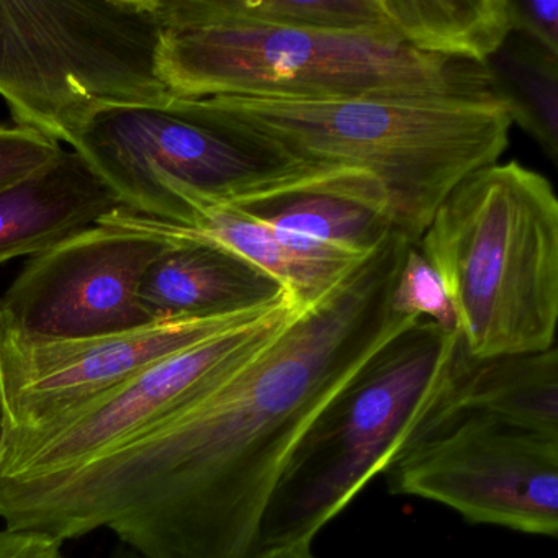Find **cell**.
Segmentation results:
<instances>
[{
  "label": "cell",
  "mask_w": 558,
  "mask_h": 558,
  "mask_svg": "<svg viewBox=\"0 0 558 558\" xmlns=\"http://www.w3.org/2000/svg\"><path fill=\"white\" fill-rule=\"evenodd\" d=\"M410 241L391 230L256 357L126 442L0 476V521L57 541L109 529L145 558H256L267 502L316 414L417 318L395 312Z\"/></svg>",
  "instance_id": "6da1fadb"
},
{
  "label": "cell",
  "mask_w": 558,
  "mask_h": 558,
  "mask_svg": "<svg viewBox=\"0 0 558 558\" xmlns=\"http://www.w3.org/2000/svg\"><path fill=\"white\" fill-rule=\"evenodd\" d=\"M208 119L280 165L348 169L387 192L395 230L416 244L444 198L509 146L499 99L202 97Z\"/></svg>",
  "instance_id": "7a4b0ae2"
},
{
  "label": "cell",
  "mask_w": 558,
  "mask_h": 558,
  "mask_svg": "<svg viewBox=\"0 0 558 558\" xmlns=\"http://www.w3.org/2000/svg\"><path fill=\"white\" fill-rule=\"evenodd\" d=\"M158 17L159 76L174 97L499 99L486 64L421 53L390 35L218 24L181 0H158Z\"/></svg>",
  "instance_id": "3957f363"
},
{
  "label": "cell",
  "mask_w": 558,
  "mask_h": 558,
  "mask_svg": "<svg viewBox=\"0 0 558 558\" xmlns=\"http://www.w3.org/2000/svg\"><path fill=\"white\" fill-rule=\"evenodd\" d=\"M446 287L470 355L554 348L558 322V198L518 161L463 179L416 243Z\"/></svg>",
  "instance_id": "277c9868"
},
{
  "label": "cell",
  "mask_w": 558,
  "mask_h": 558,
  "mask_svg": "<svg viewBox=\"0 0 558 558\" xmlns=\"http://www.w3.org/2000/svg\"><path fill=\"white\" fill-rule=\"evenodd\" d=\"M459 339L429 319L398 332L316 414L267 502L257 555L312 544L378 473L387 472L436 404Z\"/></svg>",
  "instance_id": "5b68a950"
},
{
  "label": "cell",
  "mask_w": 558,
  "mask_h": 558,
  "mask_svg": "<svg viewBox=\"0 0 558 558\" xmlns=\"http://www.w3.org/2000/svg\"><path fill=\"white\" fill-rule=\"evenodd\" d=\"M158 0H0V97L71 146L93 117L162 102Z\"/></svg>",
  "instance_id": "8992f818"
},
{
  "label": "cell",
  "mask_w": 558,
  "mask_h": 558,
  "mask_svg": "<svg viewBox=\"0 0 558 558\" xmlns=\"http://www.w3.org/2000/svg\"><path fill=\"white\" fill-rule=\"evenodd\" d=\"M73 149L123 208L175 225L191 223L192 207L202 202L246 207L322 184L341 171L270 161L221 132L198 99L174 96L102 110Z\"/></svg>",
  "instance_id": "52a82bcc"
},
{
  "label": "cell",
  "mask_w": 558,
  "mask_h": 558,
  "mask_svg": "<svg viewBox=\"0 0 558 558\" xmlns=\"http://www.w3.org/2000/svg\"><path fill=\"white\" fill-rule=\"evenodd\" d=\"M388 472L391 492L473 524L557 537L558 437L482 411H430Z\"/></svg>",
  "instance_id": "ba28073f"
},
{
  "label": "cell",
  "mask_w": 558,
  "mask_h": 558,
  "mask_svg": "<svg viewBox=\"0 0 558 558\" xmlns=\"http://www.w3.org/2000/svg\"><path fill=\"white\" fill-rule=\"evenodd\" d=\"M302 310L286 295L264 315L162 359L74 410L9 429L0 476L76 465L138 436L236 374Z\"/></svg>",
  "instance_id": "9c48e42d"
},
{
  "label": "cell",
  "mask_w": 558,
  "mask_h": 558,
  "mask_svg": "<svg viewBox=\"0 0 558 558\" xmlns=\"http://www.w3.org/2000/svg\"><path fill=\"white\" fill-rule=\"evenodd\" d=\"M169 241L94 225L32 257L0 300L5 335L77 341L153 325L136 290Z\"/></svg>",
  "instance_id": "30bf717a"
},
{
  "label": "cell",
  "mask_w": 558,
  "mask_h": 558,
  "mask_svg": "<svg viewBox=\"0 0 558 558\" xmlns=\"http://www.w3.org/2000/svg\"><path fill=\"white\" fill-rule=\"evenodd\" d=\"M272 306L221 318L153 323L77 341H24L2 331L9 429L35 426L74 410L132 380L156 362L251 322Z\"/></svg>",
  "instance_id": "8fae6325"
},
{
  "label": "cell",
  "mask_w": 558,
  "mask_h": 558,
  "mask_svg": "<svg viewBox=\"0 0 558 558\" xmlns=\"http://www.w3.org/2000/svg\"><path fill=\"white\" fill-rule=\"evenodd\" d=\"M168 241L136 290L151 323L243 315L276 305L289 293L269 274L218 244Z\"/></svg>",
  "instance_id": "7c38bea8"
},
{
  "label": "cell",
  "mask_w": 558,
  "mask_h": 558,
  "mask_svg": "<svg viewBox=\"0 0 558 558\" xmlns=\"http://www.w3.org/2000/svg\"><path fill=\"white\" fill-rule=\"evenodd\" d=\"M97 225L138 231L165 240L191 238L218 244L274 277L302 308H310L325 299L339 280L367 256L293 250L280 240L276 231L244 208L210 202L192 207L189 225L155 220L123 207L100 218Z\"/></svg>",
  "instance_id": "4fadbf2b"
},
{
  "label": "cell",
  "mask_w": 558,
  "mask_h": 558,
  "mask_svg": "<svg viewBox=\"0 0 558 558\" xmlns=\"http://www.w3.org/2000/svg\"><path fill=\"white\" fill-rule=\"evenodd\" d=\"M122 207L99 172L74 151L0 189V266L37 256Z\"/></svg>",
  "instance_id": "5bb4252c"
},
{
  "label": "cell",
  "mask_w": 558,
  "mask_h": 558,
  "mask_svg": "<svg viewBox=\"0 0 558 558\" xmlns=\"http://www.w3.org/2000/svg\"><path fill=\"white\" fill-rule=\"evenodd\" d=\"M241 208L287 246L313 254L365 256L395 230L387 192L355 171Z\"/></svg>",
  "instance_id": "9a60e30c"
},
{
  "label": "cell",
  "mask_w": 558,
  "mask_h": 558,
  "mask_svg": "<svg viewBox=\"0 0 558 558\" xmlns=\"http://www.w3.org/2000/svg\"><path fill=\"white\" fill-rule=\"evenodd\" d=\"M473 410L544 436L558 437L557 345L531 354L478 359L459 332L446 378L430 411Z\"/></svg>",
  "instance_id": "2e32d148"
},
{
  "label": "cell",
  "mask_w": 558,
  "mask_h": 558,
  "mask_svg": "<svg viewBox=\"0 0 558 558\" xmlns=\"http://www.w3.org/2000/svg\"><path fill=\"white\" fill-rule=\"evenodd\" d=\"M391 34L434 57L486 64L512 35L511 0H380Z\"/></svg>",
  "instance_id": "e0dca14e"
},
{
  "label": "cell",
  "mask_w": 558,
  "mask_h": 558,
  "mask_svg": "<svg viewBox=\"0 0 558 558\" xmlns=\"http://www.w3.org/2000/svg\"><path fill=\"white\" fill-rule=\"evenodd\" d=\"M185 11L218 24L329 34L390 35L380 0H181Z\"/></svg>",
  "instance_id": "ac0fdd59"
},
{
  "label": "cell",
  "mask_w": 558,
  "mask_h": 558,
  "mask_svg": "<svg viewBox=\"0 0 558 558\" xmlns=\"http://www.w3.org/2000/svg\"><path fill=\"white\" fill-rule=\"evenodd\" d=\"M496 93L550 161H558V58L511 35L486 63Z\"/></svg>",
  "instance_id": "d6986e66"
},
{
  "label": "cell",
  "mask_w": 558,
  "mask_h": 558,
  "mask_svg": "<svg viewBox=\"0 0 558 558\" xmlns=\"http://www.w3.org/2000/svg\"><path fill=\"white\" fill-rule=\"evenodd\" d=\"M391 305L395 312L410 318L429 319L446 332L459 329L446 287L416 244H410L404 254Z\"/></svg>",
  "instance_id": "ffe728a7"
},
{
  "label": "cell",
  "mask_w": 558,
  "mask_h": 558,
  "mask_svg": "<svg viewBox=\"0 0 558 558\" xmlns=\"http://www.w3.org/2000/svg\"><path fill=\"white\" fill-rule=\"evenodd\" d=\"M61 151L60 143L35 130L0 123V189L37 171Z\"/></svg>",
  "instance_id": "44dd1931"
},
{
  "label": "cell",
  "mask_w": 558,
  "mask_h": 558,
  "mask_svg": "<svg viewBox=\"0 0 558 558\" xmlns=\"http://www.w3.org/2000/svg\"><path fill=\"white\" fill-rule=\"evenodd\" d=\"M512 35L558 58V0H511Z\"/></svg>",
  "instance_id": "7402d4cb"
},
{
  "label": "cell",
  "mask_w": 558,
  "mask_h": 558,
  "mask_svg": "<svg viewBox=\"0 0 558 558\" xmlns=\"http://www.w3.org/2000/svg\"><path fill=\"white\" fill-rule=\"evenodd\" d=\"M63 542L31 531H0V558H66Z\"/></svg>",
  "instance_id": "603a6c76"
},
{
  "label": "cell",
  "mask_w": 558,
  "mask_h": 558,
  "mask_svg": "<svg viewBox=\"0 0 558 558\" xmlns=\"http://www.w3.org/2000/svg\"><path fill=\"white\" fill-rule=\"evenodd\" d=\"M8 430V404H5L4 375H2V323H0V460H2V453H4Z\"/></svg>",
  "instance_id": "cb8c5ba5"
},
{
  "label": "cell",
  "mask_w": 558,
  "mask_h": 558,
  "mask_svg": "<svg viewBox=\"0 0 558 558\" xmlns=\"http://www.w3.org/2000/svg\"><path fill=\"white\" fill-rule=\"evenodd\" d=\"M256 558H316L312 550V544L289 545V547L272 548L264 551Z\"/></svg>",
  "instance_id": "d4e9b609"
},
{
  "label": "cell",
  "mask_w": 558,
  "mask_h": 558,
  "mask_svg": "<svg viewBox=\"0 0 558 558\" xmlns=\"http://www.w3.org/2000/svg\"><path fill=\"white\" fill-rule=\"evenodd\" d=\"M110 558H145L143 555H140L138 551L132 550V548L126 547V545H122V547L117 548Z\"/></svg>",
  "instance_id": "484cf974"
}]
</instances>
